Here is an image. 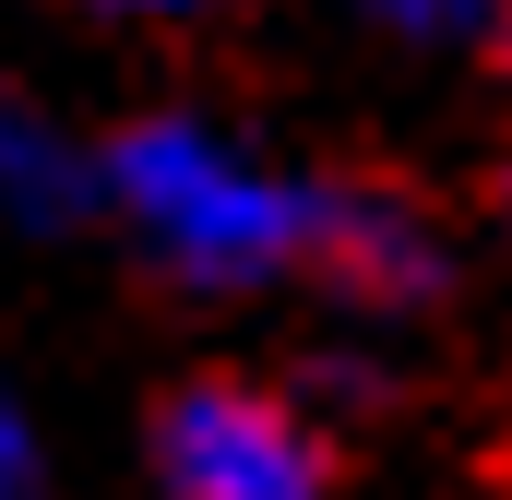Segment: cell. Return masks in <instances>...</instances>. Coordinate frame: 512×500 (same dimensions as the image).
Listing matches in <instances>:
<instances>
[{"label": "cell", "instance_id": "cell-1", "mask_svg": "<svg viewBox=\"0 0 512 500\" xmlns=\"http://www.w3.org/2000/svg\"><path fill=\"white\" fill-rule=\"evenodd\" d=\"M108 203L191 286H251V274H286V262H322V215H334V191L262 179L203 120H131L108 143Z\"/></svg>", "mask_w": 512, "mask_h": 500}, {"label": "cell", "instance_id": "cell-2", "mask_svg": "<svg viewBox=\"0 0 512 500\" xmlns=\"http://www.w3.org/2000/svg\"><path fill=\"white\" fill-rule=\"evenodd\" d=\"M155 477H167V500H334L322 441L251 381L167 393L155 405Z\"/></svg>", "mask_w": 512, "mask_h": 500}, {"label": "cell", "instance_id": "cell-3", "mask_svg": "<svg viewBox=\"0 0 512 500\" xmlns=\"http://www.w3.org/2000/svg\"><path fill=\"white\" fill-rule=\"evenodd\" d=\"M322 262H334L370 310H417V298L441 286V239H429V215H417V203H382V191H334V215H322Z\"/></svg>", "mask_w": 512, "mask_h": 500}, {"label": "cell", "instance_id": "cell-4", "mask_svg": "<svg viewBox=\"0 0 512 500\" xmlns=\"http://www.w3.org/2000/svg\"><path fill=\"white\" fill-rule=\"evenodd\" d=\"M96 191H108V167L48 120L36 96L0 84V215H12V227H72Z\"/></svg>", "mask_w": 512, "mask_h": 500}, {"label": "cell", "instance_id": "cell-5", "mask_svg": "<svg viewBox=\"0 0 512 500\" xmlns=\"http://www.w3.org/2000/svg\"><path fill=\"white\" fill-rule=\"evenodd\" d=\"M382 24H405V36H477V24H501V0H370Z\"/></svg>", "mask_w": 512, "mask_h": 500}, {"label": "cell", "instance_id": "cell-6", "mask_svg": "<svg viewBox=\"0 0 512 500\" xmlns=\"http://www.w3.org/2000/svg\"><path fill=\"white\" fill-rule=\"evenodd\" d=\"M0 500H36V441H24L12 405H0Z\"/></svg>", "mask_w": 512, "mask_h": 500}, {"label": "cell", "instance_id": "cell-7", "mask_svg": "<svg viewBox=\"0 0 512 500\" xmlns=\"http://www.w3.org/2000/svg\"><path fill=\"white\" fill-rule=\"evenodd\" d=\"M120 12H191V0H120Z\"/></svg>", "mask_w": 512, "mask_h": 500}]
</instances>
